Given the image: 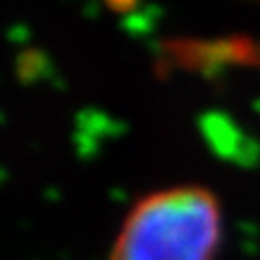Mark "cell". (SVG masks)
I'll use <instances>...</instances> for the list:
<instances>
[{
    "label": "cell",
    "instance_id": "obj_1",
    "mask_svg": "<svg viewBox=\"0 0 260 260\" xmlns=\"http://www.w3.org/2000/svg\"><path fill=\"white\" fill-rule=\"evenodd\" d=\"M223 206L202 184L158 189L126 213L109 260H217Z\"/></svg>",
    "mask_w": 260,
    "mask_h": 260
}]
</instances>
